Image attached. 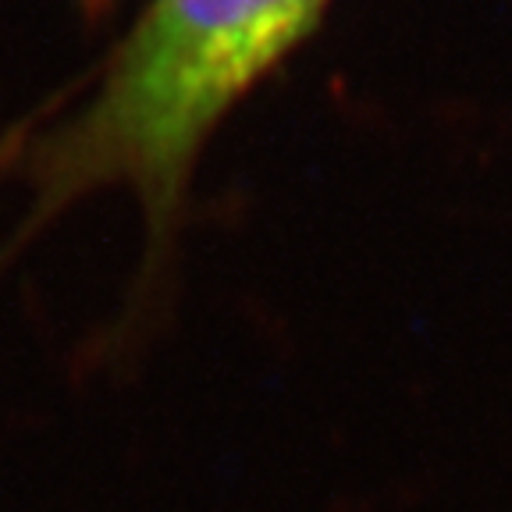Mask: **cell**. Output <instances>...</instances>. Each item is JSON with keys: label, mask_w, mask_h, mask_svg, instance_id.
I'll return each instance as SVG.
<instances>
[{"label": "cell", "mask_w": 512, "mask_h": 512, "mask_svg": "<svg viewBox=\"0 0 512 512\" xmlns=\"http://www.w3.org/2000/svg\"><path fill=\"white\" fill-rule=\"evenodd\" d=\"M324 8L328 0H153L57 146V182H125L150 210H168L210 128Z\"/></svg>", "instance_id": "obj_1"}]
</instances>
